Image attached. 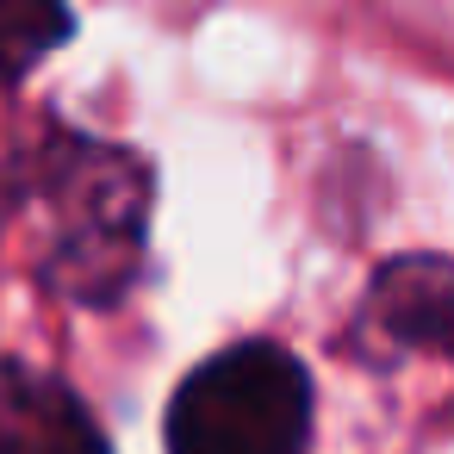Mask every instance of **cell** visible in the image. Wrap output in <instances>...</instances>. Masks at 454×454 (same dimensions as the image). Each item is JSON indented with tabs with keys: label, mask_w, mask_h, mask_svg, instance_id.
I'll list each match as a JSON object with an SVG mask.
<instances>
[{
	"label": "cell",
	"mask_w": 454,
	"mask_h": 454,
	"mask_svg": "<svg viewBox=\"0 0 454 454\" xmlns=\"http://www.w3.org/2000/svg\"><path fill=\"white\" fill-rule=\"evenodd\" d=\"M32 218V274L69 305H119L144 268L156 181L125 144L57 131L32 150L20 181Z\"/></svg>",
	"instance_id": "6da1fadb"
},
{
	"label": "cell",
	"mask_w": 454,
	"mask_h": 454,
	"mask_svg": "<svg viewBox=\"0 0 454 454\" xmlns=\"http://www.w3.org/2000/svg\"><path fill=\"white\" fill-rule=\"evenodd\" d=\"M311 373L293 348L243 336L206 355L162 411L168 454H305Z\"/></svg>",
	"instance_id": "7a4b0ae2"
},
{
	"label": "cell",
	"mask_w": 454,
	"mask_h": 454,
	"mask_svg": "<svg viewBox=\"0 0 454 454\" xmlns=\"http://www.w3.org/2000/svg\"><path fill=\"white\" fill-rule=\"evenodd\" d=\"M348 348L373 367H392V361H448L454 367V262L448 255H392L361 293Z\"/></svg>",
	"instance_id": "3957f363"
},
{
	"label": "cell",
	"mask_w": 454,
	"mask_h": 454,
	"mask_svg": "<svg viewBox=\"0 0 454 454\" xmlns=\"http://www.w3.org/2000/svg\"><path fill=\"white\" fill-rule=\"evenodd\" d=\"M0 454H113L88 398L32 361H0Z\"/></svg>",
	"instance_id": "277c9868"
},
{
	"label": "cell",
	"mask_w": 454,
	"mask_h": 454,
	"mask_svg": "<svg viewBox=\"0 0 454 454\" xmlns=\"http://www.w3.org/2000/svg\"><path fill=\"white\" fill-rule=\"evenodd\" d=\"M69 32L63 0H0V82H26Z\"/></svg>",
	"instance_id": "5b68a950"
}]
</instances>
